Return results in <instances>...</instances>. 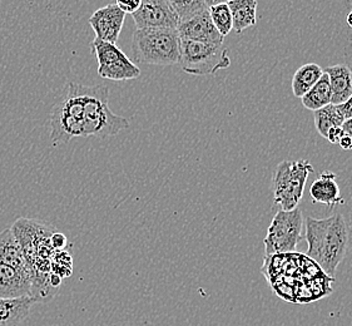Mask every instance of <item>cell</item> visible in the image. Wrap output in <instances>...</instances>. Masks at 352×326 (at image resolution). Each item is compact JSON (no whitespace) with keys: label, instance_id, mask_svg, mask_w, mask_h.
<instances>
[{"label":"cell","instance_id":"6da1fadb","mask_svg":"<svg viewBox=\"0 0 352 326\" xmlns=\"http://www.w3.org/2000/svg\"><path fill=\"white\" fill-rule=\"evenodd\" d=\"M129 127V121L109 108L107 87L68 83L50 114V140L54 146L77 137L107 138Z\"/></svg>","mask_w":352,"mask_h":326},{"label":"cell","instance_id":"7a4b0ae2","mask_svg":"<svg viewBox=\"0 0 352 326\" xmlns=\"http://www.w3.org/2000/svg\"><path fill=\"white\" fill-rule=\"evenodd\" d=\"M305 226L309 246L306 256L327 276H335L351 243V230L345 217L341 213L322 220L307 217Z\"/></svg>","mask_w":352,"mask_h":326},{"label":"cell","instance_id":"3957f363","mask_svg":"<svg viewBox=\"0 0 352 326\" xmlns=\"http://www.w3.org/2000/svg\"><path fill=\"white\" fill-rule=\"evenodd\" d=\"M132 54L137 63L175 65L181 59V38L177 29H135Z\"/></svg>","mask_w":352,"mask_h":326},{"label":"cell","instance_id":"277c9868","mask_svg":"<svg viewBox=\"0 0 352 326\" xmlns=\"http://www.w3.org/2000/svg\"><path fill=\"white\" fill-rule=\"evenodd\" d=\"M311 173H314V166L307 160L280 163L272 177V192L276 205L280 206L285 211L297 208L302 199L305 186Z\"/></svg>","mask_w":352,"mask_h":326},{"label":"cell","instance_id":"5b68a950","mask_svg":"<svg viewBox=\"0 0 352 326\" xmlns=\"http://www.w3.org/2000/svg\"><path fill=\"white\" fill-rule=\"evenodd\" d=\"M182 71L190 76H208L231 65L230 50L223 44H206L181 39Z\"/></svg>","mask_w":352,"mask_h":326},{"label":"cell","instance_id":"8992f818","mask_svg":"<svg viewBox=\"0 0 352 326\" xmlns=\"http://www.w3.org/2000/svg\"><path fill=\"white\" fill-rule=\"evenodd\" d=\"M303 226L302 211L300 207L291 211L280 210L268 226L265 239L266 256L292 254L301 240Z\"/></svg>","mask_w":352,"mask_h":326},{"label":"cell","instance_id":"52a82bcc","mask_svg":"<svg viewBox=\"0 0 352 326\" xmlns=\"http://www.w3.org/2000/svg\"><path fill=\"white\" fill-rule=\"evenodd\" d=\"M92 52L98 63V76L109 80H132L141 77V69L117 47V44L94 39Z\"/></svg>","mask_w":352,"mask_h":326},{"label":"cell","instance_id":"ba28073f","mask_svg":"<svg viewBox=\"0 0 352 326\" xmlns=\"http://www.w3.org/2000/svg\"><path fill=\"white\" fill-rule=\"evenodd\" d=\"M137 29H177L179 19L168 0H142L140 9L132 14Z\"/></svg>","mask_w":352,"mask_h":326},{"label":"cell","instance_id":"9c48e42d","mask_svg":"<svg viewBox=\"0 0 352 326\" xmlns=\"http://www.w3.org/2000/svg\"><path fill=\"white\" fill-rule=\"evenodd\" d=\"M126 15L117 7V4H108L97 9L89 18V24L94 30L96 38L103 42L117 44L124 25Z\"/></svg>","mask_w":352,"mask_h":326},{"label":"cell","instance_id":"30bf717a","mask_svg":"<svg viewBox=\"0 0 352 326\" xmlns=\"http://www.w3.org/2000/svg\"><path fill=\"white\" fill-rule=\"evenodd\" d=\"M177 32L181 39H187L192 42L223 44V39H225L213 25L208 9L192 17L190 19L181 21Z\"/></svg>","mask_w":352,"mask_h":326},{"label":"cell","instance_id":"8fae6325","mask_svg":"<svg viewBox=\"0 0 352 326\" xmlns=\"http://www.w3.org/2000/svg\"><path fill=\"white\" fill-rule=\"evenodd\" d=\"M33 277L32 272L0 263V298H32Z\"/></svg>","mask_w":352,"mask_h":326},{"label":"cell","instance_id":"7c38bea8","mask_svg":"<svg viewBox=\"0 0 352 326\" xmlns=\"http://www.w3.org/2000/svg\"><path fill=\"white\" fill-rule=\"evenodd\" d=\"M310 196L314 204L329 206L330 208L345 204V199L341 197V191H340V186L336 181V175L331 171H324L312 182Z\"/></svg>","mask_w":352,"mask_h":326},{"label":"cell","instance_id":"4fadbf2b","mask_svg":"<svg viewBox=\"0 0 352 326\" xmlns=\"http://www.w3.org/2000/svg\"><path fill=\"white\" fill-rule=\"evenodd\" d=\"M0 263H7L14 269L24 272H32L34 275L33 269L29 265L21 243L16 240L12 228L0 232Z\"/></svg>","mask_w":352,"mask_h":326},{"label":"cell","instance_id":"5bb4252c","mask_svg":"<svg viewBox=\"0 0 352 326\" xmlns=\"http://www.w3.org/2000/svg\"><path fill=\"white\" fill-rule=\"evenodd\" d=\"M330 82L331 105L338 106L345 103L352 94V71L346 64H336L327 67L324 71Z\"/></svg>","mask_w":352,"mask_h":326},{"label":"cell","instance_id":"9a60e30c","mask_svg":"<svg viewBox=\"0 0 352 326\" xmlns=\"http://www.w3.org/2000/svg\"><path fill=\"white\" fill-rule=\"evenodd\" d=\"M36 300L30 296L0 298V326H19L28 318Z\"/></svg>","mask_w":352,"mask_h":326},{"label":"cell","instance_id":"2e32d148","mask_svg":"<svg viewBox=\"0 0 352 326\" xmlns=\"http://www.w3.org/2000/svg\"><path fill=\"white\" fill-rule=\"evenodd\" d=\"M227 4L231 9L236 34H241L257 24V0H230Z\"/></svg>","mask_w":352,"mask_h":326},{"label":"cell","instance_id":"e0dca14e","mask_svg":"<svg viewBox=\"0 0 352 326\" xmlns=\"http://www.w3.org/2000/svg\"><path fill=\"white\" fill-rule=\"evenodd\" d=\"M324 76L322 68L316 63L305 64L297 69L291 82L292 93L296 98H302Z\"/></svg>","mask_w":352,"mask_h":326},{"label":"cell","instance_id":"ac0fdd59","mask_svg":"<svg viewBox=\"0 0 352 326\" xmlns=\"http://www.w3.org/2000/svg\"><path fill=\"white\" fill-rule=\"evenodd\" d=\"M301 100H302L303 107L306 109H310L314 112L331 105V88H330L329 77L324 72V76L320 78L316 85L311 88L309 92L303 96Z\"/></svg>","mask_w":352,"mask_h":326},{"label":"cell","instance_id":"d6986e66","mask_svg":"<svg viewBox=\"0 0 352 326\" xmlns=\"http://www.w3.org/2000/svg\"><path fill=\"white\" fill-rule=\"evenodd\" d=\"M314 117L317 132L324 138L327 137V133L332 127H342V123L345 122V117L335 105H329L318 111H315Z\"/></svg>","mask_w":352,"mask_h":326},{"label":"cell","instance_id":"ffe728a7","mask_svg":"<svg viewBox=\"0 0 352 326\" xmlns=\"http://www.w3.org/2000/svg\"><path fill=\"white\" fill-rule=\"evenodd\" d=\"M208 13L211 17L212 23L219 30L221 36H228L233 30V21L232 14H231V9L228 7L227 3H222V4H217L213 7L208 8Z\"/></svg>","mask_w":352,"mask_h":326},{"label":"cell","instance_id":"44dd1931","mask_svg":"<svg viewBox=\"0 0 352 326\" xmlns=\"http://www.w3.org/2000/svg\"><path fill=\"white\" fill-rule=\"evenodd\" d=\"M168 3L178 17L179 23L208 9L204 0H168Z\"/></svg>","mask_w":352,"mask_h":326},{"label":"cell","instance_id":"7402d4cb","mask_svg":"<svg viewBox=\"0 0 352 326\" xmlns=\"http://www.w3.org/2000/svg\"><path fill=\"white\" fill-rule=\"evenodd\" d=\"M141 3L142 0H117V7L126 14H133L141 7Z\"/></svg>","mask_w":352,"mask_h":326},{"label":"cell","instance_id":"603a6c76","mask_svg":"<svg viewBox=\"0 0 352 326\" xmlns=\"http://www.w3.org/2000/svg\"><path fill=\"white\" fill-rule=\"evenodd\" d=\"M344 135H345V133H344V131H342V127H332L331 129L329 131L326 140H329V142L332 143V144H338L341 137Z\"/></svg>","mask_w":352,"mask_h":326},{"label":"cell","instance_id":"cb8c5ba5","mask_svg":"<svg viewBox=\"0 0 352 326\" xmlns=\"http://www.w3.org/2000/svg\"><path fill=\"white\" fill-rule=\"evenodd\" d=\"M338 109L340 112L342 113V116L345 117V120L347 118H351L352 117V94L350 96V98L346 100L345 103L342 105H338Z\"/></svg>","mask_w":352,"mask_h":326},{"label":"cell","instance_id":"d4e9b609","mask_svg":"<svg viewBox=\"0 0 352 326\" xmlns=\"http://www.w3.org/2000/svg\"><path fill=\"white\" fill-rule=\"evenodd\" d=\"M67 243V239L63 234H54L50 239V246L54 248H63Z\"/></svg>","mask_w":352,"mask_h":326},{"label":"cell","instance_id":"484cf974","mask_svg":"<svg viewBox=\"0 0 352 326\" xmlns=\"http://www.w3.org/2000/svg\"><path fill=\"white\" fill-rule=\"evenodd\" d=\"M338 146L341 147L342 149H345V151H350L352 149V138L350 135H344L341 137V140H340V142H338Z\"/></svg>","mask_w":352,"mask_h":326},{"label":"cell","instance_id":"4316f807","mask_svg":"<svg viewBox=\"0 0 352 326\" xmlns=\"http://www.w3.org/2000/svg\"><path fill=\"white\" fill-rule=\"evenodd\" d=\"M342 131H344L345 135H350L352 138V117L351 118H347L342 123Z\"/></svg>","mask_w":352,"mask_h":326},{"label":"cell","instance_id":"83f0119b","mask_svg":"<svg viewBox=\"0 0 352 326\" xmlns=\"http://www.w3.org/2000/svg\"><path fill=\"white\" fill-rule=\"evenodd\" d=\"M228 0H204L206 6L207 7H213V6H217V4H222V3H227Z\"/></svg>","mask_w":352,"mask_h":326},{"label":"cell","instance_id":"f1b7e54d","mask_svg":"<svg viewBox=\"0 0 352 326\" xmlns=\"http://www.w3.org/2000/svg\"><path fill=\"white\" fill-rule=\"evenodd\" d=\"M346 21H347V25L352 29V10L347 14V18H346Z\"/></svg>","mask_w":352,"mask_h":326},{"label":"cell","instance_id":"f546056e","mask_svg":"<svg viewBox=\"0 0 352 326\" xmlns=\"http://www.w3.org/2000/svg\"><path fill=\"white\" fill-rule=\"evenodd\" d=\"M228 1H230V0H228Z\"/></svg>","mask_w":352,"mask_h":326}]
</instances>
